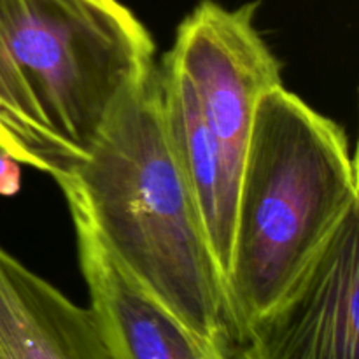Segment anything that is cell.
Listing matches in <instances>:
<instances>
[{
    "instance_id": "3",
    "label": "cell",
    "mask_w": 359,
    "mask_h": 359,
    "mask_svg": "<svg viewBox=\"0 0 359 359\" xmlns=\"http://www.w3.org/2000/svg\"><path fill=\"white\" fill-rule=\"evenodd\" d=\"M358 203V158L346 130L283 84L270 90L242 165L224 279L237 349Z\"/></svg>"
},
{
    "instance_id": "5",
    "label": "cell",
    "mask_w": 359,
    "mask_h": 359,
    "mask_svg": "<svg viewBox=\"0 0 359 359\" xmlns=\"http://www.w3.org/2000/svg\"><path fill=\"white\" fill-rule=\"evenodd\" d=\"M359 203L283 298L252 323L235 359H359Z\"/></svg>"
},
{
    "instance_id": "8",
    "label": "cell",
    "mask_w": 359,
    "mask_h": 359,
    "mask_svg": "<svg viewBox=\"0 0 359 359\" xmlns=\"http://www.w3.org/2000/svg\"><path fill=\"white\" fill-rule=\"evenodd\" d=\"M21 188V163L0 149V195L13 196Z\"/></svg>"
},
{
    "instance_id": "2",
    "label": "cell",
    "mask_w": 359,
    "mask_h": 359,
    "mask_svg": "<svg viewBox=\"0 0 359 359\" xmlns=\"http://www.w3.org/2000/svg\"><path fill=\"white\" fill-rule=\"evenodd\" d=\"M58 186L147 293L235 358L224 280L168 139L158 67L119 107L90 160Z\"/></svg>"
},
{
    "instance_id": "1",
    "label": "cell",
    "mask_w": 359,
    "mask_h": 359,
    "mask_svg": "<svg viewBox=\"0 0 359 359\" xmlns=\"http://www.w3.org/2000/svg\"><path fill=\"white\" fill-rule=\"evenodd\" d=\"M154 53L119 0H0V149L72 177L154 72Z\"/></svg>"
},
{
    "instance_id": "6",
    "label": "cell",
    "mask_w": 359,
    "mask_h": 359,
    "mask_svg": "<svg viewBox=\"0 0 359 359\" xmlns=\"http://www.w3.org/2000/svg\"><path fill=\"white\" fill-rule=\"evenodd\" d=\"M65 198L90 309L116 359H235L147 293L112 258L83 205L74 196Z\"/></svg>"
},
{
    "instance_id": "4",
    "label": "cell",
    "mask_w": 359,
    "mask_h": 359,
    "mask_svg": "<svg viewBox=\"0 0 359 359\" xmlns=\"http://www.w3.org/2000/svg\"><path fill=\"white\" fill-rule=\"evenodd\" d=\"M256 9L258 2L228 9L202 0L158 67L168 139L223 277L256 111L283 84V63L256 28Z\"/></svg>"
},
{
    "instance_id": "7",
    "label": "cell",
    "mask_w": 359,
    "mask_h": 359,
    "mask_svg": "<svg viewBox=\"0 0 359 359\" xmlns=\"http://www.w3.org/2000/svg\"><path fill=\"white\" fill-rule=\"evenodd\" d=\"M0 359H116L79 307L0 245Z\"/></svg>"
}]
</instances>
